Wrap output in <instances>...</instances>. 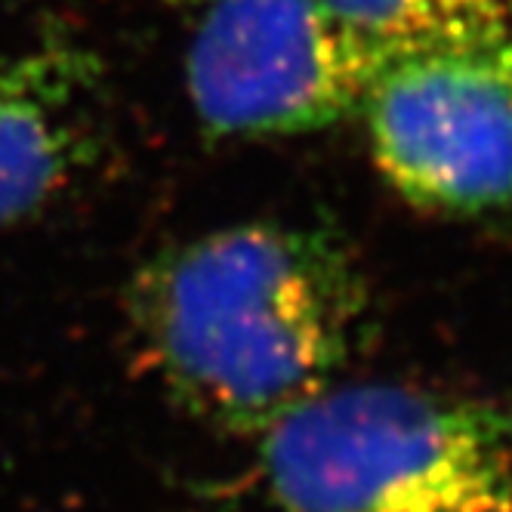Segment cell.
Instances as JSON below:
<instances>
[{"label":"cell","mask_w":512,"mask_h":512,"mask_svg":"<svg viewBox=\"0 0 512 512\" xmlns=\"http://www.w3.org/2000/svg\"><path fill=\"white\" fill-rule=\"evenodd\" d=\"M368 312L346 247L312 226L241 223L176 244L130 290L142 355L207 426L260 435L334 383Z\"/></svg>","instance_id":"obj_1"},{"label":"cell","mask_w":512,"mask_h":512,"mask_svg":"<svg viewBox=\"0 0 512 512\" xmlns=\"http://www.w3.org/2000/svg\"><path fill=\"white\" fill-rule=\"evenodd\" d=\"M263 435L275 512H512V401L327 386Z\"/></svg>","instance_id":"obj_2"},{"label":"cell","mask_w":512,"mask_h":512,"mask_svg":"<svg viewBox=\"0 0 512 512\" xmlns=\"http://www.w3.org/2000/svg\"><path fill=\"white\" fill-rule=\"evenodd\" d=\"M358 112L374 164L414 207L512 210V28L389 53Z\"/></svg>","instance_id":"obj_3"},{"label":"cell","mask_w":512,"mask_h":512,"mask_svg":"<svg viewBox=\"0 0 512 512\" xmlns=\"http://www.w3.org/2000/svg\"><path fill=\"white\" fill-rule=\"evenodd\" d=\"M383 59L324 0H207L186 81L207 136H294L355 115Z\"/></svg>","instance_id":"obj_4"},{"label":"cell","mask_w":512,"mask_h":512,"mask_svg":"<svg viewBox=\"0 0 512 512\" xmlns=\"http://www.w3.org/2000/svg\"><path fill=\"white\" fill-rule=\"evenodd\" d=\"M87 62L68 53L0 62V226L59 198L99 155Z\"/></svg>","instance_id":"obj_5"},{"label":"cell","mask_w":512,"mask_h":512,"mask_svg":"<svg viewBox=\"0 0 512 512\" xmlns=\"http://www.w3.org/2000/svg\"><path fill=\"white\" fill-rule=\"evenodd\" d=\"M324 7L386 56L512 28V0H324Z\"/></svg>","instance_id":"obj_6"}]
</instances>
